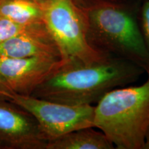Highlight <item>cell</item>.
<instances>
[{
	"label": "cell",
	"instance_id": "cell-11",
	"mask_svg": "<svg viewBox=\"0 0 149 149\" xmlns=\"http://www.w3.org/2000/svg\"><path fill=\"white\" fill-rule=\"evenodd\" d=\"M27 26L16 24L8 19L0 17V44L22 32Z\"/></svg>",
	"mask_w": 149,
	"mask_h": 149
},
{
	"label": "cell",
	"instance_id": "cell-12",
	"mask_svg": "<svg viewBox=\"0 0 149 149\" xmlns=\"http://www.w3.org/2000/svg\"><path fill=\"white\" fill-rule=\"evenodd\" d=\"M139 24L145 42L149 50V0H143L140 10Z\"/></svg>",
	"mask_w": 149,
	"mask_h": 149
},
{
	"label": "cell",
	"instance_id": "cell-1",
	"mask_svg": "<svg viewBox=\"0 0 149 149\" xmlns=\"http://www.w3.org/2000/svg\"><path fill=\"white\" fill-rule=\"evenodd\" d=\"M144 72L133 63L112 56L87 64L62 61L31 95L70 105H93L113 89L135 82Z\"/></svg>",
	"mask_w": 149,
	"mask_h": 149
},
{
	"label": "cell",
	"instance_id": "cell-10",
	"mask_svg": "<svg viewBox=\"0 0 149 149\" xmlns=\"http://www.w3.org/2000/svg\"><path fill=\"white\" fill-rule=\"evenodd\" d=\"M45 0H0V17L22 26L43 23Z\"/></svg>",
	"mask_w": 149,
	"mask_h": 149
},
{
	"label": "cell",
	"instance_id": "cell-5",
	"mask_svg": "<svg viewBox=\"0 0 149 149\" xmlns=\"http://www.w3.org/2000/svg\"><path fill=\"white\" fill-rule=\"evenodd\" d=\"M10 101L35 117L47 143L73 130L94 127L93 105H70L16 93Z\"/></svg>",
	"mask_w": 149,
	"mask_h": 149
},
{
	"label": "cell",
	"instance_id": "cell-2",
	"mask_svg": "<svg viewBox=\"0 0 149 149\" xmlns=\"http://www.w3.org/2000/svg\"><path fill=\"white\" fill-rule=\"evenodd\" d=\"M78 5L87 42L95 51L130 61L149 74V50L132 9L115 0H85Z\"/></svg>",
	"mask_w": 149,
	"mask_h": 149
},
{
	"label": "cell",
	"instance_id": "cell-9",
	"mask_svg": "<svg viewBox=\"0 0 149 149\" xmlns=\"http://www.w3.org/2000/svg\"><path fill=\"white\" fill-rule=\"evenodd\" d=\"M114 146L101 130L86 127L48 141L46 149H113Z\"/></svg>",
	"mask_w": 149,
	"mask_h": 149
},
{
	"label": "cell",
	"instance_id": "cell-6",
	"mask_svg": "<svg viewBox=\"0 0 149 149\" xmlns=\"http://www.w3.org/2000/svg\"><path fill=\"white\" fill-rule=\"evenodd\" d=\"M0 144L4 149H46L47 141L31 113L8 100H0Z\"/></svg>",
	"mask_w": 149,
	"mask_h": 149
},
{
	"label": "cell",
	"instance_id": "cell-4",
	"mask_svg": "<svg viewBox=\"0 0 149 149\" xmlns=\"http://www.w3.org/2000/svg\"><path fill=\"white\" fill-rule=\"evenodd\" d=\"M43 21L64 63L87 64L107 56L88 44L82 11L74 0H45Z\"/></svg>",
	"mask_w": 149,
	"mask_h": 149
},
{
	"label": "cell",
	"instance_id": "cell-8",
	"mask_svg": "<svg viewBox=\"0 0 149 149\" xmlns=\"http://www.w3.org/2000/svg\"><path fill=\"white\" fill-rule=\"evenodd\" d=\"M52 56L61 58L57 44L44 22L30 25L24 31L0 44V57L26 58Z\"/></svg>",
	"mask_w": 149,
	"mask_h": 149
},
{
	"label": "cell",
	"instance_id": "cell-3",
	"mask_svg": "<svg viewBox=\"0 0 149 149\" xmlns=\"http://www.w3.org/2000/svg\"><path fill=\"white\" fill-rule=\"evenodd\" d=\"M94 127L117 149H144L149 128V74L146 82L120 87L95 107Z\"/></svg>",
	"mask_w": 149,
	"mask_h": 149
},
{
	"label": "cell",
	"instance_id": "cell-17",
	"mask_svg": "<svg viewBox=\"0 0 149 149\" xmlns=\"http://www.w3.org/2000/svg\"><path fill=\"white\" fill-rule=\"evenodd\" d=\"M0 149H4V148H3V146L1 144H0Z\"/></svg>",
	"mask_w": 149,
	"mask_h": 149
},
{
	"label": "cell",
	"instance_id": "cell-14",
	"mask_svg": "<svg viewBox=\"0 0 149 149\" xmlns=\"http://www.w3.org/2000/svg\"><path fill=\"white\" fill-rule=\"evenodd\" d=\"M144 149H149V128L147 131L146 138H145Z\"/></svg>",
	"mask_w": 149,
	"mask_h": 149
},
{
	"label": "cell",
	"instance_id": "cell-15",
	"mask_svg": "<svg viewBox=\"0 0 149 149\" xmlns=\"http://www.w3.org/2000/svg\"><path fill=\"white\" fill-rule=\"evenodd\" d=\"M0 100H9L10 99H9L8 96L6 95L3 94V93H0Z\"/></svg>",
	"mask_w": 149,
	"mask_h": 149
},
{
	"label": "cell",
	"instance_id": "cell-13",
	"mask_svg": "<svg viewBox=\"0 0 149 149\" xmlns=\"http://www.w3.org/2000/svg\"><path fill=\"white\" fill-rule=\"evenodd\" d=\"M0 93H3V94L8 96L10 100L13 95L14 94V93L10 88V87L7 84L6 81H5V79H3L1 74H0Z\"/></svg>",
	"mask_w": 149,
	"mask_h": 149
},
{
	"label": "cell",
	"instance_id": "cell-16",
	"mask_svg": "<svg viewBox=\"0 0 149 149\" xmlns=\"http://www.w3.org/2000/svg\"><path fill=\"white\" fill-rule=\"evenodd\" d=\"M74 1H75L76 3H77V4H80V3H81L82 2H84V1H85V0H74ZM115 1H117V0H115Z\"/></svg>",
	"mask_w": 149,
	"mask_h": 149
},
{
	"label": "cell",
	"instance_id": "cell-7",
	"mask_svg": "<svg viewBox=\"0 0 149 149\" xmlns=\"http://www.w3.org/2000/svg\"><path fill=\"white\" fill-rule=\"evenodd\" d=\"M61 63V58L52 56L26 58L0 57V74L14 93L31 95Z\"/></svg>",
	"mask_w": 149,
	"mask_h": 149
}]
</instances>
